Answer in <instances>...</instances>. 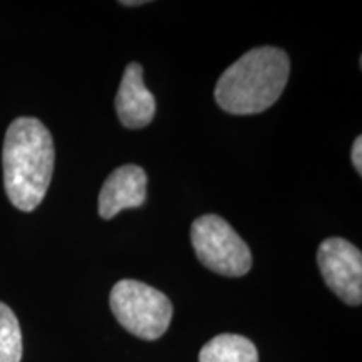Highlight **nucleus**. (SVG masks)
<instances>
[{
	"label": "nucleus",
	"instance_id": "f257e3e1",
	"mask_svg": "<svg viewBox=\"0 0 362 362\" xmlns=\"http://www.w3.org/2000/svg\"><path fill=\"white\" fill-rule=\"evenodd\" d=\"M56 149L49 129L35 117H17L7 128L2 149L4 187L21 211L42 203L52 180Z\"/></svg>",
	"mask_w": 362,
	"mask_h": 362
},
{
	"label": "nucleus",
	"instance_id": "6e6552de",
	"mask_svg": "<svg viewBox=\"0 0 362 362\" xmlns=\"http://www.w3.org/2000/svg\"><path fill=\"white\" fill-rule=\"evenodd\" d=\"M200 362H259V352L252 341L238 334H220L200 351Z\"/></svg>",
	"mask_w": 362,
	"mask_h": 362
},
{
	"label": "nucleus",
	"instance_id": "f03ea898",
	"mask_svg": "<svg viewBox=\"0 0 362 362\" xmlns=\"http://www.w3.org/2000/svg\"><path fill=\"white\" fill-rule=\"evenodd\" d=\"M291 74V61L279 47H255L220 76L215 88L216 104L230 115H257L282 96Z\"/></svg>",
	"mask_w": 362,
	"mask_h": 362
},
{
	"label": "nucleus",
	"instance_id": "1a4fd4ad",
	"mask_svg": "<svg viewBox=\"0 0 362 362\" xmlns=\"http://www.w3.org/2000/svg\"><path fill=\"white\" fill-rule=\"evenodd\" d=\"M22 332L19 320L8 305L0 302V362H21Z\"/></svg>",
	"mask_w": 362,
	"mask_h": 362
},
{
	"label": "nucleus",
	"instance_id": "9b49d317",
	"mask_svg": "<svg viewBox=\"0 0 362 362\" xmlns=\"http://www.w3.org/2000/svg\"><path fill=\"white\" fill-rule=\"evenodd\" d=\"M121 4H123V6L131 7V6H143V4H146V2H143V0H136V2H128V0H126V2H121Z\"/></svg>",
	"mask_w": 362,
	"mask_h": 362
},
{
	"label": "nucleus",
	"instance_id": "20e7f679",
	"mask_svg": "<svg viewBox=\"0 0 362 362\" xmlns=\"http://www.w3.org/2000/svg\"><path fill=\"white\" fill-rule=\"evenodd\" d=\"M192 243L198 260L215 274L242 277L252 269L250 248L218 215H203L193 221Z\"/></svg>",
	"mask_w": 362,
	"mask_h": 362
},
{
	"label": "nucleus",
	"instance_id": "39448f33",
	"mask_svg": "<svg viewBox=\"0 0 362 362\" xmlns=\"http://www.w3.org/2000/svg\"><path fill=\"white\" fill-rule=\"evenodd\" d=\"M317 264L324 282L347 305L362 302V253L347 240H324L317 252Z\"/></svg>",
	"mask_w": 362,
	"mask_h": 362
},
{
	"label": "nucleus",
	"instance_id": "7ed1b4c3",
	"mask_svg": "<svg viewBox=\"0 0 362 362\" xmlns=\"http://www.w3.org/2000/svg\"><path fill=\"white\" fill-rule=\"evenodd\" d=\"M110 304L117 322L144 341L160 339L173 315L170 298L139 280H119L112 287Z\"/></svg>",
	"mask_w": 362,
	"mask_h": 362
},
{
	"label": "nucleus",
	"instance_id": "9d476101",
	"mask_svg": "<svg viewBox=\"0 0 362 362\" xmlns=\"http://www.w3.org/2000/svg\"><path fill=\"white\" fill-rule=\"evenodd\" d=\"M352 165H354V168L357 173H362V138L361 136H357L354 144H352Z\"/></svg>",
	"mask_w": 362,
	"mask_h": 362
},
{
	"label": "nucleus",
	"instance_id": "0eeeda50",
	"mask_svg": "<svg viewBox=\"0 0 362 362\" xmlns=\"http://www.w3.org/2000/svg\"><path fill=\"white\" fill-rule=\"evenodd\" d=\"M115 103L117 116L124 128L141 129L155 117V96L144 86L143 67L138 62H131L124 69Z\"/></svg>",
	"mask_w": 362,
	"mask_h": 362
},
{
	"label": "nucleus",
	"instance_id": "423d86ee",
	"mask_svg": "<svg viewBox=\"0 0 362 362\" xmlns=\"http://www.w3.org/2000/svg\"><path fill=\"white\" fill-rule=\"evenodd\" d=\"M146 173L141 166L124 165L112 171L99 192V216L111 220L121 210L146 202Z\"/></svg>",
	"mask_w": 362,
	"mask_h": 362
}]
</instances>
